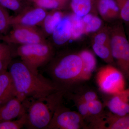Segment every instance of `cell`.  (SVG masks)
<instances>
[{"mask_svg": "<svg viewBox=\"0 0 129 129\" xmlns=\"http://www.w3.org/2000/svg\"><path fill=\"white\" fill-rule=\"evenodd\" d=\"M9 69L16 97L22 102L28 99L45 101L51 95L58 91L50 79L33 71L22 60L11 62Z\"/></svg>", "mask_w": 129, "mask_h": 129, "instance_id": "1", "label": "cell"}, {"mask_svg": "<svg viewBox=\"0 0 129 129\" xmlns=\"http://www.w3.org/2000/svg\"><path fill=\"white\" fill-rule=\"evenodd\" d=\"M83 62L78 53H68L50 61L47 74L58 91L65 95L81 81Z\"/></svg>", "mask_w": 129, "mask_h": 129, "instance_id": "2", "label": "cell"}, {"mask_svg": "<svg viewBox=\"0 0 129 129\" xmlns=\"http://www.w3.org/2000/svg\"><path fill=\"white\" fill-rule=\"evenodd\" d=\"M109 27L111 52L114 63L129 82V42L122 21Z\"/></svg>", "mask_w": 129, "mask_h": 129, "instance_id": "3", "label": "cell"}, {"mask_svg": "<svg viewBox=\"0 0 129 129\" xmlns=\"http://www.w3.org/2000/svg\"><path fill=\"white\" fill-rule=\"evenodd\" d=\"M50 98L46 101L28 99L22 102L27 114L25 127L30 129H47L52 117L55 105Z\"/></svg>", "mask_w": 129, "mask_h": 129, "instance_id": "4", "label": "cell"}, {"mask_svg": "<svg viewBox=\"0 0 129 129\" xmlns=\"http://www.w3.org/2000/svg\"><path fill=\"white\" fill-rule=\"evenodd\" d=\"M17 53L21 60L33 71L38 72V69L48 63L54 56L53 46L45 41L36 44L21 45Z\"/></svg>", "mask_w": 129, "mask_h": 129, "instance_id": "5", "label": "cell"}, {"mask_svg": "<svg viewBox=\"0 0 129 129\" xmlns=\"http://www.w3.org/2000/svg\"><path fill=\"white\" fill-rule=\"evenodd\" d=\"M79 113L72 111L60 103L56 106L47 129H79L86 128Z\"/></svg>", "mask_w": 129, "mask_h": 129, "instance_id": "6", "label": "cell"}, {"mask_svg": "<svg viewBox=\"0 0 129 129\" xmlns=\"http://www.w3.org/2000/svg\"><path fill=\"white\" fill-rule=\"evenodd\" d=\"M96 79L99 89L106 94L113 95L125 89V79L123 75L111 64L101 68Z\"/></svg>", "mask_w": 129, "mask_h": 129, "instance_id": "7", "label": "cell"}, {"mask_svg": "<svg viewBox=\"0 0 129 129\" xmlns=\"http://www.w3.org/2000/svg\"><path fill=\"white\" fill-rule=\"evenodd\" d=\"M12 27L11 31L0 39L7 43L19 44L20 45L45 41L43 33L35 27L18 25Z\"/></svg>", "mask_w": 129, "mask_h": 129, "instance_id": "8", "label": "cell"}, {"mask_svg": "<svg viewBox=\"0 0 129 129\" xmlns=\"http://www.w3.org/2000/svg\"><path fill=\"white\" fill-rule=\"evenodd\" d=\"M47 13L46 10L36 7H27L22 11L14 17H11V26L35 27L42 23Z\"/></svg>", "mask_w": 129, "mask_h": 129, "instance_id": "9", "label": "cell"}, {"mask_svg": "<svg viewBox=\"0 0 129 129\" xmlns=\"http://www.w3.org/2000/svg\"><path fill=\"white\" fill-rule=\"evenodd\" d=\"M112 95L105 106L111 112L123 116L129 113V87L126 89Z\"/></svg>", "mask_w": 129, "mask_h": 129, "instance_id": "10", "label": "cell"}, {"mask_svg": "<svg viewBox=\"0 0 129 129\" xmlns=\"http://www.w3.org/2000/svg\"><path fill=\"white\" fill-rule=\"evenodd\" d=\"M95 129H129V113L123 116L110 112L104 113L102 117L92 126Z\"/></svg>", "mask_w": 129, "mask_h": 129, "instance_id": "11", "label": "cell"}, {"mask_svg": "<svg viewBox=\"0 0 129 129\" xmlns=\"http://www.w3.org/2000/svg\"><path fill=\"white\" fill-rule=\"evenodd\" d=\"M26 112L22 102L14 97L0 107V122L13 120Z\"/></svg>", "mask_w": 129, "mask_h": 129, "instance_id": "12", "label": "cell"}, {"mask_svg": "<svg viewBox=\"0 0 129 129\" xmlns=\"http://www.w3.org/2000/svg\"><path fill=\"white\" fill-rule=\"evenodd\" d=\"M52 35L53 42L57 45H62L71 39L72 23L69 15L63 16Z\"/></svg>", "mask_w": 129, "mask_h": 129, "instance_id": "13", "label": "cell"}, {"mask_svg": "<svg viewBox=\"0 0 129 129\" xmlns=\"http://www.w3.org/2000/svg\"><path fill=\"white\" fill-rule=\"evenodd\" d=\"M97 10L106 21L111 22L120 19L119 8L115 0H98Z\"/></svg>", "mask_w": 129, "mask_h": 129, "instance_id": "14", "label": "cell"}, {"mask_svg": "<svg viewBox=\"0 0 129 129\" xmlns=\"http://www.w3.org/2000/svg\"><path fill=\"white\" fill-rule=\"evenodd\" d=\"M16 96L13 81L8 71L0 74V107Z\"/></svg>", "mask_w": 129, "mask_h": 129, "instance_id": "15", "label": "cell"}, {"mask_svg": "<svg viewBox=\"0 0 129 129\" xmlns=\"http://www.w3.org/2000/svg\"><path fill=\"white\" fill-rule=\"evenodd\" d=\"M78 53L83 62L81 80H88L90 78L96 64L94 54L88 50H84Z\"/></svg>", "mask_w": 129, "mask_h": 129, "instance_id": "16", "label": "cell"}, {"mask_svg": "<svg viewBox=\"0 0 129 129\" xmlns=\"http://www.w3.org/2000/svg\"><path fill=\"white\" fill-rule=\"evenodd\" d=\"M98 0H71L72 11L77 16L83 17L93 12L95 7L97 9Z\"/></svg>", "mask_w": 129, "mask_h": 129, "instance_id": "17", "label": "cell"}, {"mask_svg": "<svg viewBox=\"0 0 129 129\" xmlns=\"http://www.w3.org/2000/svg\"><path fill=\"white\" fill-rule=\"evenodd\" d=\"M64 15L58 10L47 14L43 21V27L45 32L48 35H52Z\"/></svg>", "mask_w": 129, "mask_h": 129, "instance_id": "18", "label": "cell"}, {"mask_svg": "<svg viewBox=\"0 0 129 129\" xmlns=\"http://www.w3.org/2000/svg\"><path fill=\"white\" fill-rule=\"evenodd\" d=\"M84 28V34L96 32L101 28L102 21L95 14L90 13L82 17Z\"/></svg>", "mask_w": 129, "mask_h": 129, "instance_id": "19", "label": "cell"}, {"mask_svg": "<svg viewBox=\"0 0 129 129\" xmlns=\"http://www.w3.org/2000/svg\"><path fill=\"white\" fill-rule=\"evenodd\" d=\"M87 103L89 114L88 121L90 122L91 125L99 120L104 115L103 105L98 99Z\"/></svg>", "mask_w": 129, "mask_h": 129, "instance_id": "20", "label": "cell"}, {"mask_svg": "<svg viewBox=\"0 0 129 129\" xmlns=\"http://www.w3.org/2000/svg\"><path fill=\"white\" fill-rule=\"evenodd\" d=\"M72 23V38L76 40L84 34V28L82 17H80L74 13L69 14Z\"/></svg>", "mask_w": 129, "mask_h": 129, "instance_id": "21", "label": "cell"}, {"mask_svg": "<svg viewBox=\"0 0 129 129\" xmlns=\"http://www.w3.org/2000/svg\"><path fill=\"white\" fill-rule=\"evenodd\" d=\"M92 48L97 55L107 63L111 65L115 63L112 56L111 45L92 43Z\"/></svg>", "mask_w": 129, "mask_h": 129, "instance_id": "22", "label": "cell"}, {"mask_svg": "<svg viewBox=\"0 0 129 129\" xmlns=\"http://www.w3.org/2000/svg\"><path fill=\"white\" fill-rule=\"evenodd\" d=\"M66 94L69 98L74 102L75 105L78 109V112L83 117L84 120L88 121L89 114L87 103L85 101L79 94H74L71 92Z\"/></svg>", "mask_w": 129, "mask_h": 129, "instance_id": "23", "label": "cell"}, {"mask_svg": "<svg viewBox=\"0 0 129 129\" xmlns=\"http://www.w3.org/2000/svg\"><path fill=\"white\" fill-rule=\"evenodd\" d=\"M11 60V50L9 46L0 44V74L7 71Z\"/></svg>", "mask_w": 129, "mask_h": 129, "instance_id": "24", "label": "cell"}, {"mask_svg": "<svg viewBox=\"0 0 129 129\" xmlns=\"http://www.w3.org/2000/svg\"><path fill=\"white\" fill-rule=\"evenodd\" d=\"M0 5L18 14L27 7L26 0H0Z\"/></svg>", "mask_w": 129, "mask_h": 129, "instance_id": "25", "label": "cell"}, {"mask_svg": "<svg viewBox=\"0 0 129 129\" xmlns=\"http://www.w3.org/2000/svg\"><path fill=\"white\" fill-rule=\"evenodd\" d=\"M27 121V113L16 120L0 122V129H19L25 127Z\"/></svg>", "mask_w": 129, "mask_h": 129, "instance_id": "26", "label": "cell"}, {"mask_svg": "<svg viewBox=\"0 0 129 129\" xmlns=\"http://www.w3.org/2000/svg\"><path fill=\"white\" fill-rule=\"evenodd\" d=\"M92 43L111 45L109 27L106 26L97 31L93 36Z\"/></svg>", "mask_w": 129, "mask_h": 129, "instance_id": "27", "label": "cell"}, {"mask_svg": "<svg viewBox=\"0 0 129 129\" xmlns=\"http://www.w3.org/2000/svg\"><path fill=\"white\" fill-rule=\"evenodd\" d=\"M11 17L7 9L0 5V38L7 34L10 24Z\"/></svg>", "mask_w": 129, "mask_h": 129, "instance_id": "28", "label": "cell"}, {"mask_svg": "<svg viewBox=\"0 0 129 129\" xmlns=\"http://www.w3.org/2000/svg\"><path fill=\"white\" fill-rule=\"evenodd\" d=\"M36 7L45 10H57L64 6V5L56 0H33Z\"/></svg>", "mask_w": 129, "mask_h": 129, "instance_id": "29", "label": "cell"}, {"mask_svg": "<svg viewBox=\"0 0 129 129\" xmlns=\"http://www.w3.org/2000/svg\"><path fill=\"white\" fill-rule=\"evenodd\" d=\"M120 11V19L129 25V0H115Z\"/></svg>", "mask_w": 129, "mask_h": 129, "instance_id": "30", "label": "cell"}, {"mask_svg": "<svg viewBox=\"0 0 129 129\" xmlns=\"http://www.w3.org/2000/svg\"><path fill=\"white\" fill-rule=\"evenodd\" d=\"M79 95L87 103L98 99L96 93L92 91H88L82 94Z\"/></svg>", "mask_w": 129, "mask_h": 129, "instance_id": "31", "label": "cell"}, {"mask_svg": "<svg viewBox=\"0 0 129 129\" xmlns=\"http://www.w3.org/2000/svg\"><path fill=\"white\" fill-rule=\"evenodd\" d=\"M128 28L127 30V35H128V39L129 42V25H128Z\"/></svg>", "mask_w": 129, "mask_h": 129, "instance_id": "32", "label": "cell"}, {"mask_svg": "<svg viewBox=\"0 0 129 129\" xmlns=\"http://www.w3.org/2000/svg\"><path fill=\"white\" fill-rule=\"evenodd\" d=\"M29 1H33V0H29Z\"/></svg>", "mask_w": 129, "mask_h": 129, "instance_id": "33", "label": "cell"}]
</instances>
